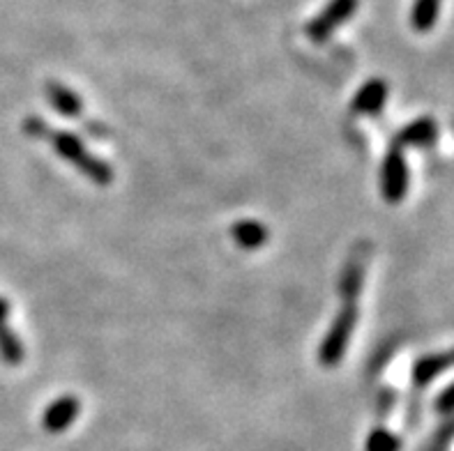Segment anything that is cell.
Returning a JSON list of instances; mask_svg holds the SVG:
<instances>
[{"label": "cell", "instance_id": "1", "mask_svg": "<svg viewBox=\"0 0 454 451\" xmlns=\"http://www.w3.org/2000/svg\"><path fill=\"white\" fill-rule=\"evenodd\" d=\"M46 141L53 145V150H56V154L60 159H65L67 164L79 168L81 175L88 177L90 183L102 184V187L114 183V168H111L104 159L95 157V154L88 150V145L81 141V136L67 132V129H49Z\"/></svg>", "mask_w": 454, "mask_h": 451}, {"label": "cell", "instance_id": "2", "mask_svg": "<svg viewBox=\"0 0 454 451\" xmlns=\"http://www.w3.org/2000/svg\"><path fill=\"white\" fill-rule=\"evenodd\" d=\"M357 307L356 304H344L341 311L334 315L333 325H330L328 334L323 338L321 348H318V362L323 366H337L341 362V357L346 354V348H348V343H351L353 331H356L357 325Z\"/></svg>", "mask_w": 454, "mask_h": 451}, {"label": "cell", "instance_id": "3", "mask_svg": "<svg viewBox=\"0 0 454 451\" xmlns=\"http://www.w3.org/2000/svg\"><path fill=\"white\" fill-rule=\"evenodd\" d=\"M409 164L403 159L402 148H392L380 168V194L387 203H402L409 191Z\"/></svg>", "mask_w": 454, "mask_h": 451}, {"label": "cell", "instance_id": "4", "mask_svg": "<svg viewBox=\"0 0 454 451\" xmlns=\"http://www.w3.org/2000/svg\"><path fill=\"white\" fill-rule=\"evenodd\" d=\"M357 10V0H330L318 17L307 23V37L311 42H325L346 19H351Z\"/></svg>", "mask_w": 454, "mask_h": 451}, {"label": "cell", "instance_id": "5", "mask_svg": "<svg viewBox=\"0 0 454 451\" xmlns=\"http://www.w3.org/2000/svg\"><path fill=\"white\" fill-rule=\"evenodd\" d=\"M364 263H367V249L360 245L356 252L351 253V258L346 260L344 269H341L337 292H340V298L344 299V304H356L357 295L363 292Z\"/></svg>", "mask_w": 454, "mask_h": 451}, {"label": "cell", "instance_id": "6", "mask_svg": "<svg viewBox=\"0 0 454 451\" xmlns=\"http://www.w3.org/2000/svg\"><path fill=\"white\" fill-rule=\"evenodd\" d=\"M81 412V403L76 396H60L51 403V406L44 410V417H42V424L49 433H63L67 431L72 424L76 422Z\"/></svg>", "mask_w": 454, "mask_h": 451}, {"label": "cell", "instance_id": "7", "mask_svg": "<svg viewBox=\"0 0 454 451\" xmlns=\"http://www.w3.org/2000/svg\"><path fill=\"white\" fill-rule=\"evenodd\" d=\"M387 83L383 79H369L360 90L356 92V97L351 102V111L357 115H376L387 102Z\"/></svg>", "mask_w": 454, "mask_h": 451}, {"label": "cell", "instance_id": "8", "mask_svg": "<svg viewBox=\"0 0 454 451\" xmlns=\"http://www.w3.org/2000/svg\"><path fill=\"white\" fill-rule=\"evenodd\" d=\"M438 141V125L434 118L422 115L406 125L397 136V148H432Z\"/></svg>", "mask_w": 454, "mask_h": 451}, {"label": "cell", "instance_id": "9", "mask_svg": "<svg viewBox=\"0 0 454 451\" xmlns=\"http://www.w3.org/2000/svg\"><path fill=\"white\" fill-rule=\"evenodd\" d=\"M46 99L51 104L53 109L60 115H67V118H79L83 113V99H81L79 92H74L72 88H67L60 81H49L44 86Z\"/></svg>", "mask_w": 454, "mask_h": 451}, {"label": "cell", "instance_id": "10", "mask_svg": "<svg viewBox=\"0 0 454 451\" xmlns=\"http://www.w3.org/2000/svg\"><path fill=\"white\" fill-rule=\"evenodd\" d=\"M454 366V348L448 353H436L427 354L422 360L415 362L413 366V383L415 387H427L429 383H434L438 376Z\"/></svg>", "mask_w": 454, "mask_h": 451}, {"label": "cell", "instance_id": "11", "mask_svg": "<svg viewBox=\"0 0 454 451\" xmlns=\"http://www.w3.org/2000/svg\"><path fill=\"white\" fill-rule=\"evenodd\" d=\"M231 237L236 240V245L240 249H247V252H256L268 242L270 237V230L268 226L256 219H240L231 226Z\"/></svg>", "mask_w": 454, "mask_h": 451}, {"label": "cell", "instance_id": "12", "mask_svg": "<svg viewBox=\"0 0 454 451\" xmlns=\"http://www.w3.org/2000/svg\"><path fill=\"white\" fill-rule=\"evenodd\" d=\"M26 357V348L19 341V337L7 327V323H0V360L10 366H19Z\"/></svg>", "mask_w": 454, "mask_h": 451}, {"label": "cell", "instance_id": "13", "mask_svg": "<svg viewBox=\"0 0 454 451\" xmlns=\"http://www.w3.org/2000/svg\"><path fill=\"white\" fill-rule=\"evenodd\" d=\"M441 12V0H415L413 12H411V23L418 33H429Z\"/></svg>", "mask_w": 454, "mask_h": 451}, {"label": "cell", "instance_id": "14", "mask_svg": "<svg viewBox=\"0 0 454 451\" xmlns=\"http://www.w3.org/2000/svg\"><path fill=\"white\" fill-rule=\"evenodd\" d=\"M364 449L367 451H399L402 449V442L392 431L387 429H374L367 435V442H364Z\"/></svg>", "mask_w": 454, "mask_h": 451}, {"label": "cell", "instance_id": "15", "mask_svg": "<svg viewBox=\"0 0 454 451\" xmlns=\"http://www.w3.org/2000/svg\"><path fill=\"white\" fill-rule=\"evenodd\" d=\"M49 129H51V127L46 125L42 118H37V115H28V118L23 121V132L28 134L30 138H46Z\"/></svg>", "mask_w": 454, "mask_h": 451}, {"label": "cell", "instance_id": "16", "mask_svg": "<svg viewBox=\"0 0 454 451\" xmlns=\"http://www.w3.org/2000/svg\"><path fill=\"white\" fill-rule=\"evenodd\" d=\"M436 410L443 412V415H450V412H454V383L450 385L448 389H445L443 394L438 396Z\"/></svg>", "mask_w": 454, "mask_h": 451}, {"label": "cell", "instance_id": "17", "mask_svg": "<svg viewBox=\"0 0 454 451\" xmlns=\"http://www.w3.org/2000/svg\"><path fill=\"white\" fill-rule=\"evenodd\" d=\"M7 315H10V302L0 298V323H7Z\"/></svg>", "mask_w": 454, "mask_h": 451}]
</instances>
